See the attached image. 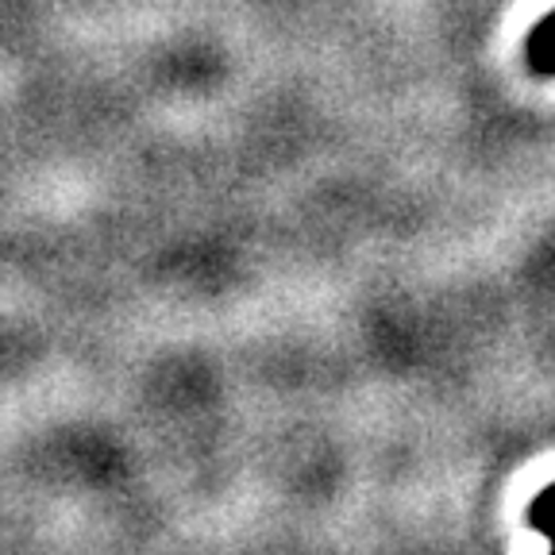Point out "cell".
<instances>
[{
  "instance_id": "6da1fadb",
  "label": "cell",
  "mask_w": 555,
  "mask_h": 555,
  "mask_svg": "<svg viewBox=\"0 0 555 555\" xmlns=\"http://www.w3.org/2000/svg\"><path fill=\"white\" fill-rule=\"evenodd\" d=\"M529 54H532V66L537 69H547V74L555 69V16H547L544 24L537 27V35H532V43H529Z\"/></svg>"
}]
</instances>
